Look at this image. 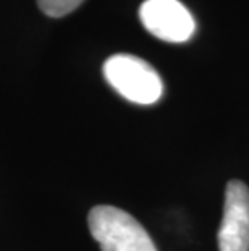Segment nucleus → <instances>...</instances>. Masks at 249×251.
I'll use <instances>...</instances> for the list:
<instances>
[{"instance_id": "3", "label": "nucleus", "mask_w": 249, "mask_h": 251, "mask_svg": "<svg viewBox=\"0 0 249 251\" xmlns=\"http://www.w3.org/2000/svg\"><path fill=\"white\" fill-rule=\"evenodd\" d=\"M142 26L165 42H186L193 37V15L178 0H146L139 8Z\"/></svg>"}, {"instance_id": "2", "label": "nucleus", "mask_w": 249, "mask_h": 251, "mask_svg": "<svg viewBox=\"0 0 249 251\" xmlns=\"http://www.w3.org/2000/svg\"><path fill=\"white\" fill-rule=\"evenodd\" d=\"M104 76L116 93L135 104H156L163 91L156 68L136 55L115 54L109 57L104 63Z\"/></svg>"}, {"instance_id": "1", "label": "nucleus", "mask_w": 249, "mask_h": 251, "mask_svg": "<svg viewBox=\"0 0 249 251\" xmlns=\"http://www.w3.org/2000/svg\"><path fill=\"white\" fill-rule=\"evenodd\" d=\"M88 224L89 232L102 251H157L144 227L118 207H92Z\"/></svg>"}, {"instance_id": "5", "label": "nucleus", "mask_w": 249, "mask_h": 251, "mask_svg": "<svg viewBox=\"0 0 249 251\" xmlns=\"http://www.w3.org/2000/svg\"><path fill=\"white\" fill-rule=\"evenodd\" d=\"M84 0H38L39 8L47 17L60 18L76 10Z\"/></svg>"}, {"instance_id": "4", "label": "nucleus", "mask_w": 249, "mask_h": 251, "mask_svg": "<svg viewBox=\"0 0 249 251\" xmlns=\"http://www.w3.org/2000/svg\"><path fill=\"white\" fill-rule=\"evenodd\" d=\"M217 240L220 251H249V188L240 180L226 185Z\"/></svg>"}]
</instances>
